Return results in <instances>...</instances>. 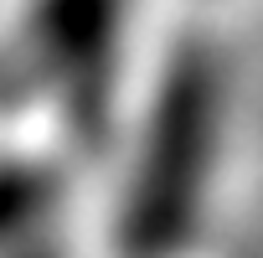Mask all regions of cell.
<instances>
[{
	"instance_id": "1",
	"label": "cell",
	"mask_w": 263,
	"mask_h": 258,
	"mask_svg": "<svg viewBox=\"0 0 263 258\" xmlns=\"http://www.w3.org/2000/svg\"><path fill=\"white\" fill-rule=\"evenodd\" d=\"M206 145H212V98L201 78H186L160 114V155L150 165V191H140V217H135L140 243L160 248L181 232V217H191L206 171Z\"/></svg>"
}]
</instances>
